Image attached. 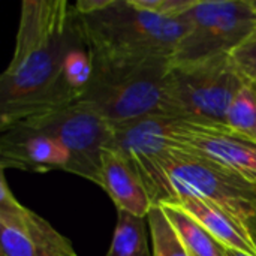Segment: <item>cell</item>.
I'll return each mask as SVG.
<instances>
[{"mask_svg":"<svg viewBox=\"0 0 256 256\" xmlns=\"http://www.w3.org/2000/svg\"><path fill=\"white\" fill-rule=\"evenodd\" d=\"M75 4L24 0L12 58L0 76V132L28 117L72 105L62 78L69 50L84 40Z\"/></svg>","mask_w":256,"mask_h":256,"instance_id":"6da1fadb","label":"cell"},{"mask_svg":"<svg viewBox=\"0 0 256 256\" xmlns=\"http://www.w3.org/2000/svg\"><path fill=\"white\" fill-rule=\"evenodd\" d=\"M75 4L93 62L172 60L184 21L138 8L132 0H80Z\"/></svg>","mask_w":256,"mask_h":256,"instance_id":"7a4b0ae2","label":"cell"},{"mask_svg":"<svg viewBox=\"0 0 256 256\" xmlns=\"http://www.w3.org/2000/svg\"><path fill=\"white\" fill-rule=\"evenodd\" d=\"M171 60L93 62V78L81 100L111 126L141 117L166 116Z\"/></svg>","mask_w":256,"mask_h":256,"instance_id":"3957f363","label":"cell"},{"mask_svg":"<svg viewBox=\"0 0 256 256\" xmlns=\"http://www.w3.org/2000/svg\"><path fill=\"white\" fill-rule=\"evenodd\" d=\"M244 84L230 56L195 64H171L166 116L196 124H226L228 110Z\"/></svg>","mask_w":256,"mask_h":256,"instance_id":"277c9868","label":"cell"},{"mask_svg":"<svg viewBox=\"0 0 256 256\" xmlns=\"http://www.w3.org/2000/svg\"><path fill=\"white\" fill-rule=\"evenodd\" d=\"M186 24L171 64L228 57L256 27L254 0H194L180 16Z\"/></svg>","mask_w":256,"mask_h":256,"instance_id":"5b68a950","label":"cell"},{"mask_svg":"<svg viewBox=\"0 0 256 256\" xmlns=\"http://www.w3.org/2000/svg\"><path fill=\"white\" fill-rule=\"evenodd\" d=\"M166 176L174 200L190 196L208 201L238 219L249 234L256 230L255 182L174 147Z\"/></svg>","mask_w":256,"mask_h":256,"instance_id":"8992f818","label":"cell"},{"mask_svg":"<svg viewBox=\"0 0 256 256\" xmlns=\"http://www.w3.org/2000/svg\"><path fill=\"white\" fill-rule=\"evenodd\" d=\"M178 118L154 114L111 126L108 147L123 154L144 183L154 206L174 200L166 166L171 159Z\"/></svg>","mask_w":256,"mask_h":256,"instance_id":"52a82bcc","label":"cell"},{"mask_svg":"<svg viewBox=\"0 0 256 256\" xmlns=\"http://www.w3.org/2000/svg\"><path fill=\"white\" fill-rule=\"evenodd\" d=\"M20 123L58 140L70 154L69 172L100 184L102 153L111 140V124L88 104L78 100Z\"/></svg>","mask_w":256,"mask_h":256,"instance_id":"ba28073f","label":"cell"},{"mask_svg":"<svg viewBox=\"0 0 256 256\" xmlns=\"http://www.w3.org/2000/svg\"><path fill=\"white\" fill-rule=\"evenodd\" d=\"M0 256H76L72 242L12 194L0 180Z\"/></svg>","mask_w":256,"mask_h":256,"instance_id":"9c48e42d","label":"cell"},{"mask_svg":"<svg viewBox=\"0 0 256 256\" xmlns=\"http://www.w3.org/2000/svg\"><path fill=\"white\" fill-rule=\"evenodd\" d=\"M174 148L222 165L256 183V142L226 124H196L178 120Z\"/></svg>","mask_w":256,"mask_h":256,"instance_id":"30bf717a","label":"cell"},{"mask_svg":"<svg viewBox=\"0 0 256 256\" xmlns=\"http://www.w3.org/2000/svg\"><path fill=\"white\" fill-rule=\"evenodd\" d=\"M70 154L54 136L27 128L21 123L2 130L0 136V168L48 172L68 171Z\"/></svg>","mask_w":256,"mask_h":256,"instance_id":"8fae6325","label":"cell"},{"mask_svg":"<svg viewBox=\"0 0 256 256\" xmlns=\"http://www.w3.org/2000/svg\"><path fill=\"white\" fill-rule=\"evenodd\" d=\"M99 186L111 198L117 212H128L147 218L154 207V202L136 171L123 154L111 147H106L102 153Z\"/></svg>","mask_w":256,"mask_h":256,"instance_id":"7c38bea8","label":"cell"},{"mask_svg":"<svg viewBox=\"0 0 256 256\" xmlns=\"http://www.w3.org/2000/svg\"><path fill=\"white\" fill-rule=\"evenodd\" d=\"M166 204H174L189 213L226 249L246 256H256V244L248 228L218 206L190 196L176 198Z\"/></svg>","mask_w":256,"mask_h":256,"instance_id":"4fadbf2b","label":"cell"},{"mask_svg":"<svg viewBox=\"0 0 256 256\" xmlns=\"http://www.w3.org/2000/svg\"><path fill=\"white\" fill-rule=\"evenodd\" d=\"M166 219L172 225L177 237L189 256H230V250L219 243L201 224L189 213L174 204L160 206Z\"/></svg>","mask_w":256,"mask_h":256,"instance_id":"5bb4252c","label":"cell"},{"mask_svg":"<svg viewBox=\"0 0 256 256\" xmlns=\"http://www.w3.org/2000/svg\"><path fill=\"white\" fill-rule=\"evenodd\" d=\"M150 228L144 216L117 212V224L105 256H153Z\"/></svg>","mask_w":256,"mask_h":256,"instance_id":"9a60e30c","label":"cell"},{"mask_svg":"<svg viewBox=\"0 0 256 256\" xmlns=\"http://www.w3.org/2000/svg\"><path fill=\"white\" fill-rule=\"evenodd\" d=\"M226 126L256 142V86L244 84L238 90L228 110Z\"/></svg>","mask_w":256,"mask_h":256,"instance_id":"2e32d148","label":"cell"},{"mask_svg":"<svg viewBox=\"0 0 256 256\" xmlns=\"http://www.w3.org/2000/svg\"><path fill=\"white\" fill-rule=\"evenodd\" d=\"M147 220L153 256H189L160 206H154L150 210Z\"/></svg>","mask_w":256,"mask_h":256,"instance_id":"e0dca14e","label":"cell"},{"mask_svg":"<svg viewBox=\"0 0 256 256\" xmlns=\"http://www.w3.org/2000/svg\"><path fill=\"white\" fill-rule=\"evenodd\" d=\"M230 62L246 84L256 86V27L230 54Z\"/></svg>","mask_w":256,"mask_h":256,"instance_id":"ac0fdd59","label":"cell"},{"mask_svg":"<svg viewBox=\"0 0 256 256\" xmlns=\"http://www.w3.org/2000/svg\"><path fill=\"white\" fill-rule=\"evenodd\" d=\"M138 8L162 16L178 18L194 3V0H132Z\"/></svg>","mask_w":256,"mask_h":256,"instance_id":"d6986e66","label":"cell"},{"mask_svg":"<svg viewBox=\"0 0 256 256\" xmlns=\"http://www.w3.org/2000/svg\"><path fill=\"white\" fill-rule=\"evenodd\" d=\"M228 250H230V249H228ZM228 254H230V256H246V255H243V254H238V252H234V250H230Z\"/></svg>","mask_w":256,"mask_h":256,"instance_id":"ffe728a7","label":"cell"},{"mask_svg":"<svg viewBox=\"0 0 256 256\" xmlns=\"http://www.w3.org/2000/svg\"><path fill=\"white\" fill-rule=\"evenodd\" d=\"M250 236H252V238H254V242H255V244H256V230L252 232V234H250Z\"/></svg>","mask_w":256,"mask_h":256,"instance_id":"44dd1931","label":"cell"},{"mask_svg":"<svg viewBox=\"0 0 256 256\" xmlns=\"http://www.w3.org/2000/svg\"><path fill=\"white\" fill-rule=\"evenodd\" d=\"M254 4H255V8H256V0H254Z\"/></svg>","mask_w":256,"mask_h":256,"instance_id":"7402d4cb","label":"cell"}]
</instances>
